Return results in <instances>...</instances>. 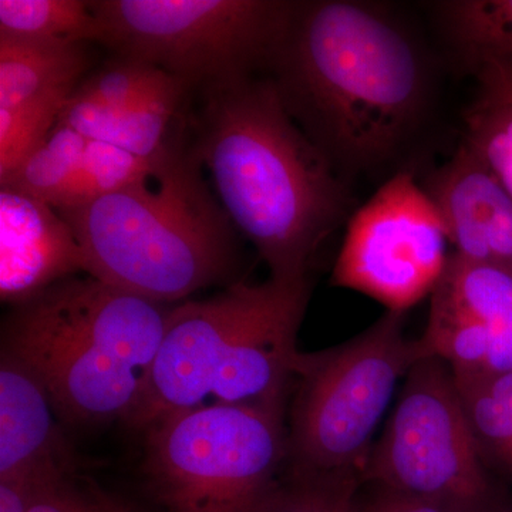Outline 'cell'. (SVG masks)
Returning <instances> with one entry per match:
<instances>
[{
  "mask_svg": "<svg viewBox=\"0 0 512 512\" xmlns=\"http://www.w3.org/2000/svg\"><path fill=\"white\" fill-rule=\"evenodd\" d=\"M268 72L293 120L336 170L389 160L429 101L423 52L375 3L296 2Z\"/></svg>",
  "mask_w": 512,
  "mask_h": 512,
  "instance_id": "cell-1",
  "label": "cell"
},
{
  "mask_svg": "<svg viewBox=\"0 0 512 512\" xmlns=\"http://www.w3.org/2000/svg\"><path fill=\"white\" fill-rule=\"evenodd\" d=\"M202 97L191 148L222 208L271 278H308L313 256L348 211L335 165L293 120L271 77Z\"/></svg>",
  "mask_w": 512,
  "mask_h": 512,
  "instance_id": "cell-2",
  "label": "cell"
},
{
  "mask_svg": "<svg viewBox=\"0 0 512 512\" xmlns=\"http://www.w3.org/2000/svg\"><path fill=\"white\" fill-rule=\"evenodd\" d=\"M309 298L308 278H269L173 306L128 426L144 431L170 414L225 404L285 406Z\"/></svg>",
  "mask_w": 512,
  "mask_h": 512,
  "instance_id": "cell-3",
  "label": "cell"
},
{
  "mask_svg": "<svg viewBox=\"0 0 512 512\" xmlns=\"http://www.w3.org/2000/svg\"><path fill=\"white\" fill-rule=\"evenodd\" d=\"M202 170L184 140L153 180L56 208L82 248L84 272L164 305L227 279L237 228Z\"/></svg>",
  "mask_w": 512,
  "mask_h": 512,
  "instance_id": "cell-4",
  "label": "cell"
},
{
  "mask_svg": "<svg viewBox=\"0 0 512 512\" xmlns=\"http://www.w3.org/2000/svg\"><path fill=\"white\" fill-rule=\"evenodd\" d=\"M171 308L72 276L15 306L3 349L39 376L64 419L127 423L146 393Z\"/></svg>",
  "mask_w": 512,
  "mask_h": 512,
  "instance_id": "cell-5",
  "label": "cell"
},
{
  "mask_svg": "<svg viewBox=\"0 0 512 512\" xmlns=\"http://www.w3.org/2000/svg\"><path fill=\"white\" fill-rule=\"evenodd\" d=\"M404 323L406 313L387 311L335 348L299 353L286 473L363 477L397 384L431 357L423 340L407 338Z\"/></svg>",
  "mask_w": 512,
  "mask_h": 512,
  "instance_id": "cell-6",
  "label": "cell"
},
{
  "mask_svg": "<svg viewBox=\"0 0 512 512\" xmlns=\"http://www.w3.org/2000/svg\"><path fill=\"white\" fill-rule=\"evenodd\" d=\"M289 0H97L100 45L202 93L268 72L291 22Z\"/></svg>",
  "mask_w": 512,
  "mask_h": 512,
  "instance_id": "cell-7",
  "label": "cell"
},
{
  "mask_svg": "<svg viewBox=\"0 0 512 512\" xmlns=\"http://www.w3.org/2000/svg\"><path fill=\"white\" fill-rule=\"evenodd\" d=\"M285 406L184 410L146 434L144 471L171 512H256L288 470Z\"/></svg>",
  "mask_w": 512,
  "mask_h": 512,
  "instance_id": "cell-8",
  "label": "cell"
},
{
  "mask_svg": "<svg viewBox=\"0 0 512 512\" xmlns=\"http://www.w3.org/2000/svg\"><path fill=\"white\" fill-rule=\"evenodd\" d=\"M362 483L441 512L512 508L507 490L480 456L453 370L434 356L420 360L403 380L367 458Z\"/></svg>",
  "mask_w": 512,
  "mask_h": 512,
  "instance_id": "cell-9",
  "label": "cell"
},
{
  "mask_svg": "<svg viewBox=\"0 0 512 512\" xmlns=\"http://www.w3.org/2000/svg\"><path fill=\"white\" fill-rule=\"evenodd\" d=\"M448 245L426 190L412 174L399 173L350 218L330 284L406 313L436 289Z\"/></svg>",
  "mask_w": 512,
  "mask_h": 512,
  "instance_id": "cell-10",
  "label": "cell"
},
{
  "mask_svg": "<svg viewBox=\"0 0 512 512\" xmlns=\"http://www.w3.org/2000/svg\"><path fill=\"white\" fill-rule=\"evenodd\" d=\"M420 338L456 375L512 373V275L451 254Z\"/></svg>",
  "mask_w": 512,
  "mask_h": 512,
  "instance_id": "cell-11",
  "label": "cell"
},
{
  "mask_svg": "<svg viewBox=\"0 0 512 512\" xmlns=\"http://www.w3.org/2000/svg\"><path fill=\"white\" fill-rule=\"evenodd\" d=\"M423 188L454 255L512 275V197L466 143Z\"/></svg>",
  "mask_w": 512,
  "mask_h": 512,
  "instance_id": "cell-12",
  "label": "cell"
},
{
  "mask_svg": "<svg viewBox=\"0 0 512 512\" xmlns=\"http://www.w3.org/2000/svg\"><path fill=\"white\" fill-rule=\"evenodd\" d=\"M84 272L72 228L52 205L0 185V295L20 305Z\"/></svg>",
  "mask_w": 512,
  "mask_h": 512,
  "instance_id": "cell-13",
  "label": "cell"
},
{
  "mask_svg": "<svg viewBox=\"0 0 512 512\" xmlns=\"http://www.w3.org/2000/svg\"><path fill=\"white\" fill-rule=\"evenodd\" d=\"M45 384L23 360L2 349L0 478L39 470L70 471L69 451Z\"/></svg>",
  "mask_w": 512,
  "mask_h": 512,
  "instance_id": "cell-14",
  "label": "cell"
},
{
  "mask_svg": "<svg viewBox=\"0 0 512 512\" xmlns=\"http://www.w3.org/2000/svg\"><path fill=\"white\" fill-rule=\"evenodd\" d=\"M92 62L89 45L0 36V109L72 96Z\"/></svg>",
  "mask_w": 512,
  "mask_h": 512,
  "instance_id": "cell-15",
  "label": "cell"
},
{
  "mask_svg": "<svg viewBox=\"0 0 512 512\" xmlns=\"http://www.w3.org/2000/svg\"><path fill=\"white\" fill-rule=\"evenodd\" d=\"M453 375L485 467L493 476L512 481V373Z\"/></svg>",
  "mask_w": 512,
  "mask_h": 512,
  "instance_id": "cell-16",
  "label": "cell"
},
{
  "mask_svg": "<svg viewBox=\"0 0 512 512\" xmlns=\"http://www.w3.org/2000/svg\"><path fill=\"white\" fill-rule=\"evenodd\" d=\"M437 12L471 72L491 63L512 66V0H448Z\"/></svg>",
  "mask_w": 512,
  "mask_h": 512,
  "instance_id": "cell-17",
  "label": "cell"
},
{
  "mask_svg": "<svg viewBox=\"0 0 512 512\" xmlns=\"http://www.w3.org/2000/svg\"><path fill=\"white\" fill-rule=\"evenodd\" d=\"M0 36L55 45L101 42L99 19L83 0H0Z\"/></svg>",
  "mask_w": 512,
  "mask_h": 512,
  "instance_id": "cell-18",
  "label": "cell"
},
{
  "mask_svg": "<svg viewBox=\"0 0 512 512\" xmlns=\"http://www.w3.org/2000/svg\"><path fill=\"white\" fill-rule=\"evenodd\" d=\"M87 140L79 131L59 123L0 185H9L57 207L82 164Z\"/></svg>",
  "mask_w": 512,
  "mask_h": 512,
  "instance_id": "cell-19",
  "label": "cell"
},
{
  "mask_svg": "<svg viewBox=\"0 0 512 512\" xmlns=\"http://www.w3.org/2000/svg\"><path fill=\"white\" fill-rule=\"evenodd\" d=\"M167 158L160 164L151 163L114 144L89 140L79 171L56 208L86 204L147 183L156 177Z\"/></svg>",
  "mask_w": 512,
  "mask_h": 512,
  "instance_id": "cell-20",
  "label": "cell"
},
{
  "mask_svg": "<svg viewBox=\"0 0 512 512\" xmlns=\"http://www.w3.org/2000/svg\"><path fill=\"white\" fill-rule=\"evenodd\" d=\"M464 143L512 197V103L481 90L464 114Z\"/></svg>",
  "mask_w": 512,
  "mask_h": 512,
  "instance_id": "cell-21",
  "label": "cell"
},
{
  "mask_svg": "<svg viewBox=\"0 0 512 512\" xmlns=\"http://www.w3.org/2000/svg\"><path fill=\"white\" fill-rule=\"evenodd\" d=\"M362 478L293 476L286 473L278 488L256 512H356Z\"/></svg>",
  "mask_w": 512,
  "mask_h": 512,
  "instance_id": "cell-22",
  "label": "cell"
},
{
  "mask_svg": "<svg viewBox=\"0 0 512 512\" xmlns=\"http://www.w3.org/2000/svg\"><path fill=\"white\" fill-rule=\"evenodd\" d=\"M173 79L156 67L116 57L103 69L84 77L74 94L109 109L126 110Z\"/></svg>",
  "mask_w": 512,
  "mask_h": 512,
  "instance_id": "cell-23",
  "label": "cell"
},
{
  "mask_svg": "<svg viewBox=\"0 0 512 512\" xmlns=\"http://www.w3.org/2000/svg\"><path fill=\"white\" fill-rule=\"evenodd\" d=\"M72 96L0 109V181L6 180L56 126Z\"/></svg>",
  "mask_w": 512,
  "mask_h": 512,
  "instance_id": "cell-24",
  "label": "cell"
},
{
  "mask_svg": "<svg viewBox=\"0 0 512 512\" xmlns=\"http://www.w3.org/2000/svg\"><path fill=\"white\" fill-rule=\"evenodd\" d=\"M29 512H106L90 490H77L69 476L56 478L40 488Z\"/></svg>",
  "mask_w": 512,
  "mask_h": 512,
  "instance_id": "cell-25",
  "label": "cell"
},
{
  "mask_svg": "<svg viewBox=\"0 0 512 512\" xmlns=\"http://www.w3.org/2000/svg\"><path fill=\"white\" fill-rule=\"evenodd\" d=\"M365 497H357V512H441L412 498L394 494L383 488L372 487Z\"/></svg>",
  "mask_w": 512,
  "mask_h": 512,
  "instance_id": "cell-26",
  "label": "cell"
},
{
  "mask_svg": "<svg viewBox=\"0 0 512 512\" xmlns=\"http://www.w3.org/2000/svg\"><path fill=\"white\" fill-rule=\"evenodd\" d=\"M481 90L512 103V66L491 63L478 67L476 72Z\"/></svg>",
  "mask_w": 512,
  "mask_h": 512,
  "instance_id": "cell-27",
  "label": "cell"
},
{
  "mask_svg": "<svg viewBox=\"0 0 512 512\" xmlns=\"http://www.w3.org/2000/svg\"><path fill=\"white\" fill-rule=\"evenodd\" d=\"M90 493L96 497V500L99 501L101 507L104 508L106 512H134L131 511V508H128L126 504L121 503V501L117 500V498L111 497V495L104 493L103 490H100L97 485H90L89 487Z\"/></svg>",
  "mask_w": 512,
  "mask_h": 512,
  "instance_id": "cell-28",
  "label": "cell"
},
{
  "mask_svg": "<svg viewBox=\"0 0 512 512\" xmlns=\"http://www.w3.org/2000/svg\"><path fill=\"white\" fill-rule=\"evenodd\" d=\"M504 512H512V508H511V510H507V511H504Z\"/></svg>",
  "mask_w": 512,
  "mask_h": 512,
  "instance_id": "cell-29",
  "label": "cell"
},
{
  "mask_svg": "<svg viewBox=\"0 0 512 512\" xmlns=\"http://www.w3.org/2000/svg\"><path fill=\"white\" fill-rule=\"evenodd\" d=\"M356 507H357V505H356ZM356 512H357V510H356Z\"/></svg>",
  "mask_w": 512,
  "mask_h": 512,
  "instance_id": "cell-30",
  "label": "cell"
}]
</instances>
